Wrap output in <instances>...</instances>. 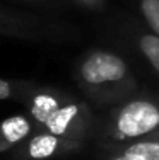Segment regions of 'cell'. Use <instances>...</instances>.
<instances>
[{
  "mask_svg": "<svg viewBox=\"0 0 159 160\" xmlns=\"http://www.w3.org/2000/svg\"><path fill=\"white\" fill-rule=\"evenodd\" d=\"M63 34V28L33 14L0 7V36L21 39H50Z\"/></svg>",
  "mask_w": 159,
  "mask_h": 160,
  "instance_id": "cell-5",
  "label": "cell"
},
{
  "mask_svg": "<svg viewBox=\"0 0 159 160\" xmlns=\"http://www.w3.org/2000/svg\"><path fill=\"white\" fill-rule=\"evenodd\" d=\"M75 2L86 9H99V7H103L104 0H75Z\"/></svg>",
  "mask_w": 159,
  "mask_h": 160,
  "instance_id": "cell-11",
  "label": "cell"
},
{
  "mask_svg": "<svg viewBox=\"0 0 159 160\" xmlns=\"http://www.w3.org/2000/svg\"><path fill=\"white\" fill-rule=\"evenodd\" d=\"M84 145L50 133L46 129H38L31 136L22 140L19 145L7 152L9 160H51L77 153Z\"/></svg>",
  "mask_w": 159,
  "mask_h": 160,
  "instance_id": "cell-4",
  "label": "cell"
},
{
  "mask_svg": "<svg viewBox=\"0 0 159 160\" xmlns=\"http://www.w3.org/2000/svg\"><path fill=\"white\" fill-rule=\"evenodd\" d=\"M139 9L151 31L159 36V0H140Z\"/></svg>",
  "mask_w": 159,
  "mask_h": 160,
  "instance_id": "cell-10",
  "label": "cell"
},
{
  "mask_svg": "<svg viewBox=\"0 0 159 160\" xmlns=\"http://www.w3.org/2000/svg\"><path fill=\"white\" fill-rule=\"evenodd\" d=\"M137 46L149 65L159 73V36L154 32H146L137 38Z\"/></svg>",
  "mask_w": 159,
  "mask_h": 160,
  "instance_id": "cell-9",
  "label": "cell"
},
{
  "mask_svg": "<svg viewBox=\"0 0 159 160\" xmlns=\"http://www.w3.org/2000/svg\"><path fill=\"white\" fill-rule=\"evenodd\" d=\"M24 108L41 129L67 140L86 145L91 136L96 135L98 121L94 119L93 109L86 101L67 90L38 83L26 99Z\"/></svg>",
  "mask_w": 159,
  "mask_h": 160,
  "instance_id": "cell-1",
  "label": "cell"
},
{
  "mask_svg": "<svg viewBox=\"0 0 159 160\" xmlns=\"http://www.w3.org/2000/svg\"><path fill=\"white\" fill-rule=\"evenodd\" d=\"M38 129L41 128L28 112L2 119L0 121V153H7Z\"/></svg>",
  "mask_w": 159,
  "mask_h": 160,
  "instance_id": "cell-6",
  "label": "cell"
},
{
  "mask_svg": "<svg viewBox=\"0 0 159 160\" xmlns=\"http://www.w3.org/2000/svg\"><path fill=\"white\" fill-rule=\"evenodd\" d=\"M108 160H159V131L115 150Z\"/></svg>",
  "mask_w": 159,
  "mask_h": 160,
  "instance_id": "cell-7",
  "label": "cell"
},
{
  "mask_svg": "<svg viewBox=\"0 0 159 160\" xmlns=\"http://www.w3.org/2000/svg\"><path fill=\"white\" fill-rule=\"evenodd\" d=\"M159 131V99L132 96L113 106L96 135L109 143H134Z\"/></svg>",
  "mask_w": 159,
  "mask_h": 160,
  "instance_id": "cell-3",
  "label": "cell"
},
{
  "mask_svg": "<svg viewBox=\"0 0 159 160\" xmlns=\"http://www.w3.org/2000/svg\"><path fill=\"white\" fill-rule=\"evenodd\" d=\"M38 83L24 78H0V101H16L24 104Z\"/></svg>",
  "mask_w": 159,
  "mask_h": 160,
  "instance_id": "cell-8",
  "label": "cell"
},
{
  "mask_svg": "<svg viewBox=\"0 0 159 160\" xmlns=\"http://www.w3.org/2000/svg\"><path fill=\"white\" fill-rule=\"evenodd\" d=\"M75 82L98 108L116 106L135 96L137 82L128 63L106 49H91L75 65Z\"/></svg>",
  "mask_w": 159,
  "mask_h": 160,
  "instance_id": "cell-2",
  "label": "cell"
},
{
  "mask_svg": "<svg viewBox=\"0 0 159 160\" xmlns=\"http://www.w3.org/2000/svg\"><path fill=\"white\" fill-rule=\"evenodd\" d=\"M24 2H40V0H24Z\"/></svg>",
  "mask_w": 159,
  "mask_h": 160,
  "instance_id": "cell-12",
  "label": "cell"
}]
</instances>
